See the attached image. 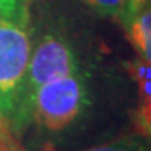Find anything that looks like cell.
<instances>
[{
	"instance_id": "cell-1",
	"label": "cell",
	"mask_w": 151,
	"mask_h": 151,
	"mask_svg": "<svg viewBox=\"0 0 151 151\" xmlns=\"http://www.w3.org/2000/svg\"><path fill=\"white\" fill-rule=\"evenodd\" d=\"M32 45L29 0H0V114L14 133L30 121L24 92Z\"/></svg>"
},
{
	"instance_id": "cell-2",
	"label": "cell",
	"mask_w": 151,
	"mask_h": 151,
	"mask_svg": "<svg viewBox=\"0 0 151 151\" xmlns=\"http://www.w3.org/2000/svg\"><path fill=\"white\" fill-rule=\"evenodd\" d=\"M89 106L87 77L79 72L45 82L34 92L32 119L45 131L70 128Z\"/></svg>"
},
{
	"instance_id": "cell-3",
	"label": "cell",
	"mask_w": 151,
	"mask_h": 151,
	"mask_svg": "<svg viewBox=\"0 0 151 151\" xmlns=\"http://www.w3.org/2000/svg\"><path fill=\"white\" fill-rule=\"evenodd\" d=\"M79 70L77 55L67 39L55 32L44 34L35 45H32L25 77L24 106L29 119H32V97L39 87Z\"/></svg>"
},
{
	"instance_id": "cell-4",
	"label": "cell",
	"mask_w": 151,
	"mask_h": 151,
	"mask_svg": "<svg viewBox=\"0 0 151 151\" xmlns=\"http://www.w3.org/2000/svg\"><path fill=\"white\" fill-rule=\"evenodd\" d=\"M118 22L138 55L151 64V0H136Z\"/></svg>"
},
{
	"instance_id": "cell-5",
	"label": "cell",
	"mask_w": 151,
	"mask_h": 151,
	"mask_svg": "<svg viewBox=\"0 0 151 151\" xmlns=\"http://www.w3.org/2000/svg\"><path fill=\"white\" fill-rule=\"evenodd\" d=\"M126 72L138 86L139 103L134 111V128L141 138L151 141V64L139 55L124 62Z\"/></svg>"
},
{
	"instance_id": "cell-6",
	"label": "cell",
	"mask_w": 151,
	"mask_h": 151,
	"mask_svg": "<svg viewBox=\"0 0 151 151\" xmlns=\"http://www.w3.org/2000/svg\"><path fill=\"white\" fill-rule=\"evenodd\" d=\"M77 2H81L84 7H87L97 15L119 20L136 0H77Z\"/></svg>"
},
{
	"instance_id": "cell-7",
	"label": "cell",
	"mask_w": 151,
	"mask_h": 151,
	"mask_svg": "<svg viewBox=\"0 0 151 151\" xmlns=\"http://www.w3.org/2000/svg\"><path fill=\"white\" fill-rule=\"evenodd\" d=\"M84 151H148L146 143L139 134L138 136H121L108 143H101L97 146L87 148Z\"/></svg>"
},
{
	"instance_id": "cell-8",
	"label": "cell",
	"mask_w": 151,
	"mask_h": 151,
	"mask_svg": "<svg viewBox=\"0 0 151 151\" xmlns=\"http://www.w3.org/2000/svg\"><path fill=\"white\" fill-rule=\"evenodd\" d=\"M0 151H25L19 145L7 119L0 116Z\"/></svg>"
},
{
	"instance_id": "cell-9",
	"label": "cell",
	"mask_w": 151,
	"mask_h": 151,
	"mask_svg": "<svg viewBox=\"0 0 151 151\" xmlns=\"http://www.w3.org/2000/svg\"><path fill=\"white\" fill-rule=\"evenodd\" d=\"M0 116H2V114H0Z\"/></svg>"
}]
</instances>
